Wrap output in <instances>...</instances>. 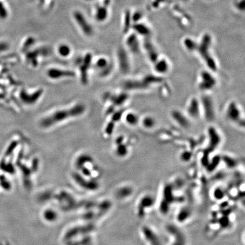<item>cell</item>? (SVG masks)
Segmentation results:
<instances>
[{
    "label": "cell",
    "mask_w": 245,
    "mask_h": 245,
    "mask_svg": "<svg viewBox=\"0 0 245 245\" xmlns=\"http://www.w3.org/2000/svg\"><path fill=\"white\" fill-rule=\"evenodd\" d=\"M85 111V107L78 104L69 110H59L43 119L41 126L44 128L51 127L59 122L64 121L69 118L75 117L81 115Z\"/></svg>",
    "instance_id": "6da1fadb"
},
{
    "label": "cell",
    "mask_w": 245,
    "mask_h": 245,
    "mask_svg": "<svg viewBox=\"0 0 245 245\" xmlns=\"http://www.w3.org/2000/svg\"><path fill=\"white\" fill-rule=\"evenodd\" d=\"M184 45L187 50L190 52H194L197 50L198 47V44L190 39H186L184 41Z\"/></svg>",
    "instance_id": "5bb4252c"
},
{
    "label": "cell",
    "mask_w": 245,
    "mask_h": 245,
    "mask_svg": "<svg viewBox=\"0 0 245 245\" xmlns=\"http://www.w3.org/2000/svg\"><path fill=\"white\" fill-rule=\"evenodd\" d=\"M137 41L138 40L135 36H131L127 40L128 47L134 53H137L139 51V44Z\"/></svg>",
    "instance_id": "7c38bea8"
},
{
    "label": "cell",
    "mask_w": 245,
    "mask_h": 245,
    "mask_svg": "<svg viewBox=\"0 0 245 245\" xmlns=\"http://www.w3.org/2000/svg\"><path fill=\"white\" fill-rule=\"evenodd\" d=\"M202 113L200 101L196 98H192L187 106V116L192 119H197Z\"/></svg>",
    "instance_id": "5b68a950"
},
{
    "label": "cell",
    "mask_w": 245,
    "mask_h": 245,
    "mask_svg": "<svg viewBox=\"0 0 245 245\" xmlns=\"http://www.w3.org/2000/svg\"><path fill=\"white\" fill-rule=\"evenodd\" d=\"M70 48L66 44H61L58 48V52L60 55L62 57H67L70 53Z\"/></svg>",
    "instance_id": "9a60e30c"
},
{
    "label": "cell",
    "mask_w": 245,
    "mask_h": 245,
    "mask_svg": "<svg viewBox=\"0 0 245 245\" xmlns=\"http://www.w3.org/2000/svg\"><path fill=\"white\" fill-rule=\"evenodd\" d=\"M97 65L99 69H105L108 65V61L106 59H99L97 62Z\"/></svg>",
    "instance_id": "2e32d148"
},
{
    "label": "cell",
    "mask_w": 245,
    "mask_h": 245,
    "mask_svg": "<svg viewBox=\"0 0 245 245\" xmlns=\"http://www.w3.org/2000/svg\"><path fill=\"white\" fill-rule=\"evenodd\" d=\"M225 117L233 124L244 126V119L242 117V111L236 102H230L225 109Z\"/></svg>",
    "instance_id": "7a4b0ae2"
},
{
    "label": "cell",
    "mask_w": 245,
    "mask_h": 245,
    "mask_svg": "<svg viewBox=\"0 0 245 245\" xmlns=\"http://www.w3.org/2000/svg\"><path fill=\"white\" fill-rule=\"evenodd\" d=\"M140 119L138 115L134 112H128L126 117L125 120L126 123L131 126H135L140 123Z\"/></svg>",
    "instance_id": "8fae6325"
},
{
    "label": "cell",
    "mask_w": 245,
    "mask_h": 245,
    "mask_svg": "<svg viewBox=\"0 0 245 245\" xmlns=\"http://www.w3.org/2000/svg\"><path fill=\"white\" fill-rule=\"evenodd\" d=\"M217 85V80L213 73L209 70H203L199 73L198 87L203 92H209Z\"/></svg>",
    "instance_id": "3957f363"
},
{
    "label": "cell",
    "mask_w": 245,
    "mask_h": 245,
    "mask_svg": "<svg viewBox=\"0 0 245 245\" xmlns=\"http://www.w3.org/2000/svg\"><path fill=\"white\" fill-rule=\"evenodd\" d=\"M171 116L174 121L181 128L187 129L190 126L189 119L187 116L179 110H173L171 112Z\"/></svg>",
    "instance_id": "ba28073f"
},
{
    "label": "cell",
    "mask_w": 245,
    "mask_h": 245,
    "mask_svg": "<svg viewBox=\"0 0 245 245\" xmlns=\"http://www.w3.org/2000/svg\"><path fill=\"white\" fill-rule=\"evenodd\" d=\"M140 123L144 129L147 130L152 129L156 127L157 121L154 117L150 115H146L140 120Z\"/></svg>",
    "instance_id": "9c48e42d"
},
{
    "label": "cell",
    "mask_w": 245,
    "mask_h": 245,
    "mask_svg": "<svg viewBox=\"0 0 245 245\" xmlns=\"http://www.w3.org/2000/svg\"><path fill=\"white\" fill-rule=\"evenodd\" d=\"M170 68L168 60L158 58L153 62V69L156 73L160 75H166Z\"/></svg>",
    "instance_id": "52a82bcc"
},
{
    "label": "cell",
    "mask_w": 245,
    "mask_h": 245,
    "mask_svg": "<svg viewBox=\"0 0 245 245\" xmlns=\"http://www.w3.org/2000/svg\"><path fill=\"white\" fill-rule=\"evenodd\" d=\"M73 73L69 71H65L57 69H51L48 71V75L50 78L53 79H58L62 77L72 76Z\"/></svg>",
    "instance_id": "30bf717a"
},
{
    "label": "cell",
    "mask_w": 245,
    "mask_h": 245,
    "mask_svg": "<svg viewBox=\"0 0 245 245\" xmlns=\"http://www.w3.org/2000/svg\"><path fill=\"white\" fill-rule=\"evenodd\" d=\"M95 14H96L95 17L97 20H98L99 21H104L107 16V8H106V6L104 7L99 6L97 9Z\"/></svg>",
    "instance_id": "4fadbf2b"
},
{
    "label": "cell",
    "mask_w": 245,
    "mask_h": 245,
    "mask_svg": "<svg viewBox=\"0 0 245 245\" xmlns=\"http://www.w3.org/2000/svg\"><path fill=\"white\" fill-rule=\"evenodd\" d=\"M74 18L77 23L81 28L85 34L90 35L93 34V28L82 13L79 11H75L74 13Z\"/></svg>",
    "instance_id": "8992f818"
},
{
    "label": "cell",
    "mask_w": 245,
    "mask_h": 245,
    "mask_svg": "<svg viewBox=\"0 0 245 245\" xmlns=\"http://www.w3.org/2000/svg\"><path fill=\"white\" fill-rule=\"evenodd\" d=\"M202 112L208 121H212L215 118L214 106L213 101L209 97L204 96L200 100Z\"/></svg>",
    "instance_id": "277c9868"
}]
</instances>
